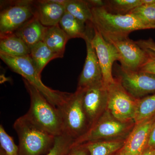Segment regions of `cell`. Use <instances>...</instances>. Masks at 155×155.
I'll return each instance as SVG.
<instances>
[{
  "mask_svg": "<svg viewBox=\"0 0 155 155\" xmlns=\"http://www.w3.org/2000/svg\"><path fill=\"white\" fill-rule=\"evenodd\" d=\"M140 155H155V148L147 147Z\"/></svg>",
  "mask_w": 155,
  "mask_h": 155,
  "instance_id": "obj_33",
  "label": "cell"
},
{
  "mask_svg": "<svg viewBox=\"0 0 155 155\" xmlns=\"http://www.w3.org/2000/svg\"><path fill=\"white\" fill-rule=\"evenodd\" d=\"M142 5L143 0H107L104 7L111 14L125 15Z\"/></svg>",
  "mask_w": 155,
  "mask_h": 155,
  "instance_id": "obj_24",
  "label": "cell"
},
{
  "mask_svg": "<svg viewBox=\"0 0 155 155\" xmlns=\"http://www.w3.org/2000/svg\"><path fill=\"white\" fill-rule=\"evenodd\" d=\"M66 12L86 24H92L93 14L87 1L69 0L65 6Z\"/></svg>",
  "mask_w": 155,
  "mask_h": 155,
  "instance_id": "obj_22",
  "label": "cell"
},
{
  "mask_svg": "<svg viewBox=\"0 0 155 155\" xmlns=\"http://www.w3.org/2000/svg\"><path fill=\"white\" fill-rule=\"evenodd\" d=\"M94 35L91 38V44L96 53L102 73L103 82L107 87L113 83V66L116 61H119L118 51L114 45L106 41L102 35L94 28Z\"/></svg>",
  "mask_w": 155,
  "mask_h": 155,
  "instance_id": "obj_11",
  "label": "cell"
},
{
  "mask_svg": "<svg viewBox=\"0 0 155 155\" xmlns=\"http://www.w3.org/2000/svg\"><path fill=\"white\" fill-rule=\"evenodd\" d=\"M1 148L7 155H19V148L15 144L13 137L6 132L3 125H0Z\"/></svg>",
  "mask_w": 155,
  "mask_h": 155,
  "instance_id": "obj_27",
  "label": "cell"
},
{
  "mask_svg": "<svg viewBox=\"0 0 155 155\" xmlns=\"http://www.w3.org/2000/svg\"><path fill=\"white\" fill-rule=\"evenodd\" d=\"M47 27L40 22L35 15L14 33L22 39L31 50L42 41Z\"/></svg>",
  "mask_w": 155,
  "mask_h": 155,
  "instance_id": "obj_16",
  "label": "cell"
},
{
  "mask_svg": "<svg viewBox=\"0 0 155 155\" xmlns=\"http://www.w3.org/2000/svg\"><path fill=\"white\" fill-rule=\"evenodd\" d=\"M107 87V110L121 122H134L138 100L125 90L117 78H115L114 82Z\"/></svg>",
  "mask_w": 155,
  "mask_h": 155,
  "instance_id": "obj_7",
  "label": "cell"
},
{
  "mask_svg": "<svg viewBox=\"0 0 155 155\" xmlns=\"http://www.w3.org/2000/svg\"><path fill=\"white\" fill-rule=\"evenodd\" d=\"M30 57L40 75L49 62L53 59L61 58L43 41L40 42L31 49Z\"/></svg>",
  "mask_w": 155,
  "mask_h": 155,
  "instance_id": "obj_20",
  "label": "cell"
},
{
  "mask_svg": "<svg viewBox=\"0 0 155 155\" xmlns=\"http://www.w3.org/2000/svg\"><path fill=\"white\" fill-rule=\"evenodd\" d=\"M135 124L134 122L119 121L106 110L86 133L74 140L73 145L99 140L125 139Z\"/></svg>",
  "mask_w": 155,
  "mask_h": 155,
  "instance_id": "obj_5",
  "label": "cell"
},
{
  "mask_svg": "<svg viewBox=\"0 0 155 155\" xmlns=\"http://www.w3.org/2000/svg\"><path fill=\"white\" fill-rule=\"evenodd\" d=\"M32 1H16L3 9L0 13L1 36L16 32L35 16Z\"/></svg>",
  "mask_w": 155,
  "mask_h": 155,
  "instance_id": "obj_8",
  "label": "cell"
},
{
  "mask_svg": "<svg viewBox=\"0 0 155 155\" xmlns=\"http://www.w3.org/2000/svg\"><path fill=\"white\" fill-rule=\"evenodd\" d=\"M148 147L155 148V121L150 134Z\"/></svg>",
  "mask_w": 155,
  "mask_h": 155,
  "instance_id": "obj_32",
  "label": "cell"
},
{
  "mask_svg": "<svg viewBox=\"0 0 155 155\" xmlns=\"http://www.w3.org/2000/svg\"><path fill=\"white\" fill-rule=\"evenodd\" d=\"M92 25L106 41L111 42L128 37L132 31L155 29L147 25L132 14L118 15L108 12L104 7L92 8Z\"/></svg>",
  "mask_w": 155,
  "mask_h": 155,
  "instance_id": "obj_1",
  "label": "cell"
},
{
  "mask_svg": "<svg viewBox=\"0 0 155 155\" xmlns=\"http://www.w3.org/2000/svg\"><path fill=\"white\" fill-rule=\"evenodd\" d=\"M14 128L19 139V155H44L54 146L56 136L35 125L25 115L15 121Z\"/></svg>",
  "mask_w": 155,
  "mask_h": 155,
  "instance_id": "obj_3",
  "label": "cell"
},
{
  "mask_svg": "<svg viewBox=\"0 0 155 155\" xmlns=\"http://www.w3.org/2000/svg\"><path fill=\"white\" fill-rule=\"evenodd\" d=\"M125 139L91 141L83 144L89 155H112L121 149Z\"/></svg>",
  "mask_w": 155,
  "mask_h": 155,
  "instance_id": "obj_21",
  "label": "cell"
},
{
  "mask_svg": "<svg viewBox=\"0 0 155 155\" xmlns=\"http://www.w3.org/2000/svg\"><path fill=\"white\" fill-rule=\"evenodd\" d=\"M155 115V94L138 100L134 122L138 124Z\"/></svg>",
  "mask_w": 155,
  "mask_h": 155,
  "instance_id": "obj_23",
  "label": "cell"
},
{
  "mask_svg": "<svg viewBox=\"0 0 155 155\" xmlns=\"http://www.w3.org/2000/svg\"><path fill=\"white\" fill-rule=\"evenodd\" d=\"M155 121V115L135 124L116 155H140L148 147L150 134Z\"/></svg>",
  "mask_w": 155,
  "mask_h": 155,
  "instance_id": "obj_13",
  "label": "cell"
},
{
  "mask_svg": "<svg viewBox=\"0 0 155 155\" xmlns=\"http://www.w3.org/2000/svg\"><path fill=\"white\" fill-rule=\"evenodd\" d=\"M129 13L145 24L155 28V3L141 5Z\"/></svg>",
  "mask_w": 155,
  "mask_h": 155,
  "instance_id": "obj_25",
  "label": "cell"
},
{
  "mask_svg": "<svg viewBox=\"0 0 155 155\" xmlns=\"http://www.w3.org/2000/svg\"><path fill=\"white\" fill-rule=\"evenodd\" d=\"M117 78L121 84L134 98L139 100L155 94V75L140 72L124 70L115 67Z\"/></svg>",
  "mask_w": 155,
  "mask_h": 155,
  "instance_id": "obj_9",
  "label": "cell"
},
{
  "mask_svg": "<svg viewBox=\"0 0 155 155\" xmlns=\"http://www.w3.org/2000/svg\"><path fill=\"white\" fill-rule=\"evenodd\" d=\"M0 155H7L2 149L0 148Z\"/></svg>",
  "mask_w": 155,
  "mask_h": 155,
  "instance_id": "obj_34",
  "label": "cell"
},
{
  "mask_svg": "<svg viewBox=\"0 0 155 155\" xmlns=\"http://www.w3.org/2000/svg\"><path fill=\"white\" fill-rule=\"evenodd\" d=\"M59 25L69 39L82 38L85 39L88 34L87 24L81 22L68 12H65Z\"/></svg>",
  "mask_w": 155,
  "mask_h": 155,
  "instance_id": "obj_19",
  "label": "cell"
},
{
  "mask_svg": "<svg viewBox=\"0 0 155 155\" xmlns=\"http://www.w3.org/2000/svg\"><path fill=\"white\" fill-rule=\"evenodd\" d=\"M23 81L30 98V107L25 116L35 125L54 136L63 134V122L58 108L29 82L23 78Z\"/></svg>",
  "mask_w": 155,
  "mask_h": 155,
  "instance_id": "obj_2",
  "label": "cell"
},
{
  "mask_svg": "<svg viewBox=\"0 0 155 155\" xmlns=\"http://www.w3.org/2000/svg\"><path fill=\"white\" fill-rule=\"evenodd\" d=\"M89 6L91 8H98L105 6V1L102 0H87Z\"/></svg>",
  "mask_w": 155,
  "mask_h": 155,
  "instance_id": "obj_31",
  "label": "cell"
},
{
  "mask_svg": "<svg viewBox=\"0 0 155 155\" xmlns=\"http://www.w3.org/2000/svg\"><path fill=\"white\" fill-rule=\"evenodd\" d=\"M66 155H89L84 144L73 145Z\"/></svg>",
  "mask_w": 155,
  "mask_h": 155,
  "instance_id": "obj_30",
  "label": "cell"
},
{
  "mask_svg": "<svg viewBox=\"0 0 155 155\" xmlns=\"http://www.w3.org/2000/svg\"><path fill=\"white\" fill-rule=\"evenodd\" d=\"M35 15L39 21L45 27L59 24L66 12L65 7L51 0H42L36 2Z\"/></svg>",
  "mask_w": 155,
  "mask_h": 155,
  "instance_id": "obj_15",
  "label": "cell"
},
{
  "mask_svg": "<svg viewBox=\"0 0 155 155\" xmlns=\"http://www.w3.org/2000/svg\"><path fill=\"white\" fill-rule=\"evenodd\" d=\"M148 51L149 52L150 54V58L149 61L141 67L139 71L155 75V55L150 52Z\"/></svg>",
  "mask_w": 155,
  "mask_h": 155,
  "instance_id": "obj_29",
  "label": "cell"
},
{
  "mask_svg": "<svg viewBox=\"0 0 155 155\" xmlns=\"http://www.w3.org/2000/svg\"><path fill=\"white\" fill-rule=\"evenodd\" d=\"M83 89L77 88L58 107L63 122V134L74 140L84 135L91 127L82 104Z\"/></svg>",
  "mask_w": 155,
  "mask_h": 155,
  "instance_id": "obj_6",
  "label": "cell"
},
{
  "mask_svg": "<svg viewBox=\"0 0 155 155\" xmlns=\"http://www.w3.org/2000/svg\"><path fill=\"white\" fill-rule=\"evenodd\" d=\"M110 43L118 51L120 67L124 70L139 71L150 58L149 52L140 47L136 41L129 37Z\"/></svg>",
  "mask_w": 155,
  "mask_h": 155,
  "instance_id": "obj_10",
  "label": "cell"
},
{
  "mask_svg": "<svg viewBox=\"0 0 155 155\" xmlns=\"http://www.w3.org/2000/svg\"><path fill=\"white\" fill-rule=\"evenodd\" d=\"M0 53L12 57L30 55V49L23 40L14 33L1 36Z\"/></svg>",
  "mask_w": 155,
  "mask_h": 155,
  "instance_id": "obj_18",
  "label": "cell"
},
{
  "mask_svg": "<svg viewBox=\"0 0 155 155\" xmlns=\"http://www.w3.org/2000/svg\"><path fill=\"white\" fill-rule=\"evenodd\" d=\"M69 40L59 24L47 27L42 41L54 53L63 58L65 47Z\"/></svg>",
  "mask_w": 155,
  "mask_h": 155,
  "instance_id": "obj_17",
  "label": "cell"
},
{
  "mask_svg": "<svg viewBox=\"0 0 155 155\" xmlns=\"http://www.w3.org/2000/svg\"><path fill=\"white\" fill-rule=\"evenodd\" d=\"M0 58L13 72L21 75L40 92L53 105L58 107L67 99L71 93L54 90L46 86L41 78L30 55L12 57L0 53Z\"/></svg>",
  "mask_w": 155,
  "mask_h": 155,
  "instance_id": "obj_4",
  "label": "cell"
},
{
  "mask_svg": "<svg viewBox=\"0 0 155 155\" xmlns=\"http://www.w3.org/2000/svg\"><path fill=\"white\" fill-rule=\"evenodd\" d=\"M136 42L143 49L150 52L155 55V41L152 38L139 40Z\"/></svg>",
  "mask_w": 155,
  "mask_h": 155,
  "instance_id": "obj_28",
  "label": "cell"
},
{
  "mask_svg": "<svg viewBox=\"0 0 155 155\" xmlns=\"http://www.w3.org/2000/svg\"><path fill=\"white\" fill-rule=\"evenodd\" d=\"M93 36L88 32L84 40L86 45L87 55L83 70L78 79L77 88L83 89L103 81L101 66L95 51L91 44Z\"/></svg>",
  "mask_w": 155,
  "mask_h": 155,
  "instance_id": "obj_14",
  "label": "cell"
},
{
  "mask_svg": "<svg viewBox=\"0 0 155 155\" xmlns=\"http://www.w3.org/2000/svg\"><path fill=\"white\" fill-rule=\"evenodd\" d=\"M83 89L84 110L91 126L107 110V89L103 81Z\"/></svg>",
  "mask_w": 155,
  "mask_h": 155,
  "instance_id": "obj_12",
  "label": "cell"
},
{
  "mask_svg": "<svg viewBox=\"0 0 155 155\" xmlns=\"http://www.w3.org/2000/svg\"><path fill=\"white\" fill-rule=\"evenodd\" d=\"M74 141L73 139L64 134L57 136L55 137L54 146L44 155H66L72 148Z\"/></svg>",
  "mask_w": 155,
  "mask_h": 155,
  "instance_id": "obj_26",
  "label": "cell"
}]
</instances>
